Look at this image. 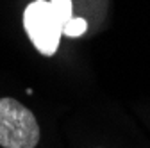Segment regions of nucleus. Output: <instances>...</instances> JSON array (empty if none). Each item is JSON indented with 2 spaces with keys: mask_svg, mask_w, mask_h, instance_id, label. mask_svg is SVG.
Masks as SVG:
<instances>
[{
  "mask_svg": "<svg viewBox=\"0 0 150 148\" xmlns=\"http://www.w3.org/2000/svg\"><path fill=\"white\" fill-rule=\"evenodd\" d=\"M40 136V125L29 107L9 97L0 98V146L36 148Z\"/></svg>",
  "mask_w": 150,
  "mask_h": 148,
  "instance_id": "nucleus-1",
  "label": "nucleus"
},
{
  "mask_svg": "<svg viewBox=\"0 0 150 148\" xmlns=\"http://www.w3.org/2000/svg\"><path fill=\"white\" fill-rule=\"evenodd\" d=\"M52 9L55 11V14H57V18L61 20L63 27L66 22H70L73 18V4L71 0H48Z\"/></svg>",
  "mask_w": 150,
  "mask_h": 148,
  "instance_id": "nucleus-3",
  "label": "nucleus"
},
{
  "mask_svg": "<svg viewBox=\"0 0 150 148\" xmlns=\"http://www.w3.org/2000/svg\"><path fill=\"white\" fill-rule=\"evenodd\" d=\"M88 30V22L84 18H71L70 22L64 23L63 27V36H68V38H79Z\"/></svg>",
  "mask_w": 150,
  "mask_h": 148,
  "instance_id": "nucleus-4",
  "label": "nucleus"
},
{
  "mask_svg": "<svg viewBox=\"0 0 150 148\" xmlns=\"http://www.w3.org/2000/svg\"><path fill=\"white\" fill-rule=\"evenodd\" d=\"M23 29L40 54L50 57L57 52L63 36V23L48 0H34L25 7Z\"/></svg>",
  "mask_w": 150,
  "mask_h": 148,
  "instance_id": "nucleus-2",
  "label": "nucleus"
}]
</instances>
